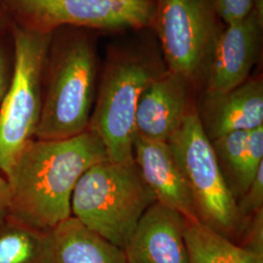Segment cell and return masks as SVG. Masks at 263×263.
<instances>
[{"mask_svg":"<svg viewBox=\"0 0 263 263\" xmlns=\"http://www.w3.org/2000/svg\"><path fill=\"white\" fill-rule=\"evenodd\" d=\"M197 88L187 78L166 69L142 92L136 111V134L151 141L168 142L186 116L196 109Z\"/></svg>","mask_w":263,"mask_h":263,"instance_id":"30bf717a","label":"cell"},{"mask_svg":"<svg viewBox=\"0 0 263 263\" xmlns=\"http://www.w3.org/2000/svg\"><path fill=\"white\" fill-rule=\"evenodd\" d=\"M9 25L38 33L58 28L127 30L151 28L154 0H0Z\"/></svg>","mask_w":263,"mask_h":263,"instance_id":"52a82bcc","label":"cell"},{"mask_svg":"<svg viewBox=\"0 0 263 263\" xmlns=\"http://www.w3.org/2000/svg\"><path fill=\"white\" fill-rule=\"evenodd\" d=\"M196 112L210 141L232 132L251 131L262 126V78L250 77L228 91L202 90Z\"/></svg>","mask_w":263,"mask_h":263,"instance_id":"8fae6325","label":"cell"},{"mask_svg":"<svg viewBox=\"0 0 263 263\" xmlns=\"http://www.w3.org/2000/svg\"><path fill=\"white\" fill-rule=\"evenodd\" d=\"M249 131L226 134L211 141L217 165L236 202L242 196L241 178Z\"/></svg>","mask_w":263,"mask_h":263,"instance_id":"e0dca14e","label":"cell"},{"mask_svg":"<svg viewBox=\"0 0 263 263\" xmlns=\"http://www.w3.org/2000/svg\"><path fill=\"white\" fill-rule=\"evenodd\" d=\"M216 12L226 25L244 19L254 9V0H215Z\"/></svg>","mask_w":263,"mask_h":263,"instance_id":"7402d4cb","label":"cell"},{"mask_svg":"<svg viewBox=\"0 0 263 263\" xmlns=\"http://www.w3.org/2000/svg\"><path fill=\"white\" fill-rule=\"evenodd\" d=\"M238 246L251 254L263 257V209L247 219Z\"/></svg>","mask_w":263,"mask_h":263,"instance_id":"44dd1931","label":"cell"},{"mask_svg":"<svg viewBox=\"0 0 263 263\" xmlns=\"http://www.w3.org/2000/svg\"><path fill=\"white\" fill-rule=\"evenodd\" d=\"M99 77V58L91 30L66 27L53 31L34 139L64 140L87 131Z\"/></svg>","mask_w":263,"mask_h":263,"instance_id":"7a4b0ae2","label":"cell"},{"mask_svg":"<svg viewBox=\"0 0 263 263\" xmlns=\"http://www.w3.org/2000/svg\"><path fill=\"white\" fill-rule=\"evenodd\" d=\"M185 218L154 202L136 226L123 249L129 263H189Z\"/></svg>","mask_w":263,"mask_h":263,"instance_id":"7c38bea8","label":"cell"},{"mask_svg":"<svg viewBox=\"0 0 263 263\" xmlns=\"http://www.w3.org/2000/svg\"><path fill=\"white\" fill-rule=\"evenodd\" d=\"M133 159L156 202L188 220H199L187 183L168 142L151 141L136 134Z\"/></svg>","mask_w":263,"mask_h":263,"instance_id":"4fadbf2b","label":"cell"},{"mask_svg":"<svg viewBox=\"0 0 263 263\" xmlns=\"http://www.w3.org/2000/svg\"><path fill=\"white\" fill-rule=\"evenodd\" d=\"M107 159L104 143L91 130L64 140H32L6 174L8 216L53 230L71 216V197L87 170Z\"/></svg>","mask_w":263,"mask_h":263,"instance_id":"6da1fadb","label":"cell"},{"mask_svg":"<svg viewBox=\"0 0 263 263\" xmlns=\"http://www.w3.org/2000/svg\"><path fill=\"white\" fill-rule=\"evenodd\" d=\"M155 202L136 163L108 159L90 167L77 181L71 216L124 249L144 212Z\"/></svg>","mask_w":263,"mask_h":263,"instance_id":"277c9868","label":"cell"},{"mask_svg":"<svg viewBox=\"0 0 263 263\" xmlns=\"http://www.w3.org/2000/svg\"><path fill=\"white\" fill-rule=\"evenodd\" d=\"M15 62V46L9 26L0 28V106L9 88Z\"/></svg>","mask_w":263,"mask_h":263,"instance_id":"d6986e66","label":"cell"},{"mask_svg":"<svg viewBox=\"0 0 263 263\" xmlns=\"http://www.w3.org/2000/svg\"><path fill=\"white\" fill-rule=\"evenodd\" d=\"M237 209L244 224L249 217L263 209V166L257 171L243 196L237 201Z\"/></svg>","mask_w":263,"mask_h":263,"instance_id":"ffe728a7","label":"cell"},{"mask_svg":"<svg viewBox=\"0 0 263 263\" xmlns=\"http://www.w3.org/2000/svg\"><path fill=\"white\" fill-rule=\"evenodd\" d=\"M9 186L6 175L0 170V220L8 216Z\"/></svg>","mask_w":263,"mask_h":263,"instance_id":"603a6c76","label":"cell"},{"mask_svg":"<svg viewBox=\"0 0 263 263\" xmlns=\"http://www.w3.org/2000/svg\"><path fill=\"white\" fill-rule=\"evenodd\" d=\"M168 143L187 183L199 221L239 244L244 222L217 165L211 141L201 127L196 109L188 114Z\"/></svg>","mask_w":263,"mask_h":263,"instance_id":"8992f818","label":"cell"},{"mask_svg":"<svg viewBox=\"0 0 263 263\" xmlns=\"http://www.w3.org/2000/svg\"><path fill=\"white\" fill-rule=\"evenodd\" d=\"M151 28L167 68L198 88L222 28L215 0H154Z\"/></svg>","mask_w":263,"mask_h":263,"instance_id":"ba28073f","label":"cell"},{"mask_svg":"<svg viewBox=\"0 0 263 263\" xmlns=\"http://www.w3.org/2000/svg\"><path fill=\"white\" fill-rule=\"evenodd\" d=\"M261 166H263V125L248 133L246 157L241 178L242 196Z\"/></svg>","mask_w":263,"mask_h":263,"instance_id":"ac0fdd59","label":"cell"},{"mask_svg":"<svg viewBox=\"0 0 263 263\" xmlns=\"http://www.w3.org/2000/svg\"><path fill=\"white\" fill-rule=\"evenodd\" d=\"M10 27L15 46L14 70L0 106V170L5 175L21 151L34 140L42 110L44 68L52 35Z\"/></svg>","mask_w":263,"mask_h":263,"instance_id":"5b68a950","label":"cell"},{"mask_svg":"<svg viewBox=\"0 0 263 263\" xmlns=\"http://www.w3.org/2000/svg\"><path fill=\"white\" fill-rule=\"evenodd\" d=\"M0 263H55L51 230L5 216L0 220Z\"/></svg>","mask_w":263,"mask_h":263,"instance_id":"9a60e30c","label":"cell"},{"mask_svg":"<svg viewBox=\"0 0 263 263\" xmlns=\"http://www.w3.org/2000/svg\"><path fill=\"white\" fill-rule=\"evenodd\" d=\"M6 26H9V22H8V20H7L6 15L4 14L3 10L0 8V28L6 27Z\"/></svg>","mask_w":263,"mask_h":263,"instance_id":"cb8c5ba5","label":"cell"},{"mask_svg":"<svg viewBox=\"0 0 263 263\" xmlns=\"http://www.w3.org/2000/svg\"><path fill=\"white\" fill-rule=\"evenodd\" d=\"M184 239L189 263H263V257L245 251L199 220L185 218Z\"/></svg>","mask_w":263,"mask_h":263,"instance_id":"2e32d148","label":"cell"},{"mask_svg":"<svg viewBox=\"0 0 263 263\" xmlns=\"http://www.w3.org/2000/svg\"><path fill=\"white\" fill-rule=\"evenodd\" d=\"M55 263H129L122 248L83 226L73 216L51 230Z\"/></svg>","mask_w":263,"mask_h":263,"instance_id":"5bb4252c","label":"cell"},{"mask_svg":"<svg viewBox=\"0 0 263 263\" xmlns=\"http://www.w3.org/2000/svg\"><path fill=\"white\" fill-rule=\"evenodd\" d=\"M167 69L158 49L133 43L107 54L88 129L103 141L107 159L133 162L135 119L142 92Z\"/></svg>","mask_w":263,"mask_h":263,"instance_id":"3957f363","label":"cell"},{"mask_svg":"<svg viewBox=\"0 0 263 263\" xmlns=\"http://www.w3.org/2000/svg\"><path fill=\"white\" fill-rule=\"evenodd\" d=\"M263 16L255 10L226 25L212 51L202 78V90L222 92L244 83L257 63L262 41Z\"/></svg>","mask_w":263,"mask_h":263,"instance_id":"9c48e42d","label":"cell"}]
</instances>
